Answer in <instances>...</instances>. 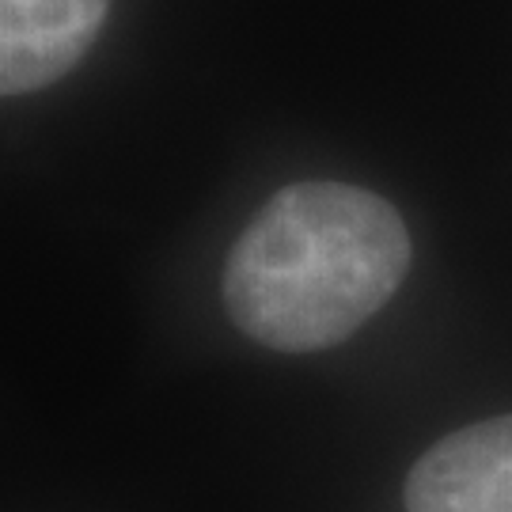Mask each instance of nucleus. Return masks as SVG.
I'll use <instances>...</instances> for the list:
<instances>
[{"instance_id":"f257e3e1","label":"nucleus","mask_w":512,"mask_h":512,"mask_svg":"<svg viewBox=\"0 0 512 512\" xmlns=\"http://www.w3.org/2000/svg\"><path fill=\"white\" fill-rule=\"evenodd\" d=\"M410 262L406 220L387 198L349 183H293L232 243L224 304L258 346L315 353L365 327Z\"/></svg>"},{"instance_id":"f03ea898","label":"nucleus","mask_w":512,"mask_h":512,"mask_svg":"<svg viewBox=\"0 0 512 512\" xmlns=\"http://www.w3.org/2000/svg\"><path fill=\"white\" fill-rule=\"evenodd\" d=\"M406 512H512V414L440 437L406 475Z\"/></svg>"},{"instance_id":"7ed1b4c3","label":"nucleus","mask_w":512,"mask_h":512,"mask_svg":"<svg viewBox=\"0 0 512 512\" xmlns=\"http://www.w3.org/2000/svg\"><path fill=\"white\" fill-rule=\"evenodd\" d=\"M110 0H0V92L31 95L88 57Z\"/></svg>"}]
</instances>
